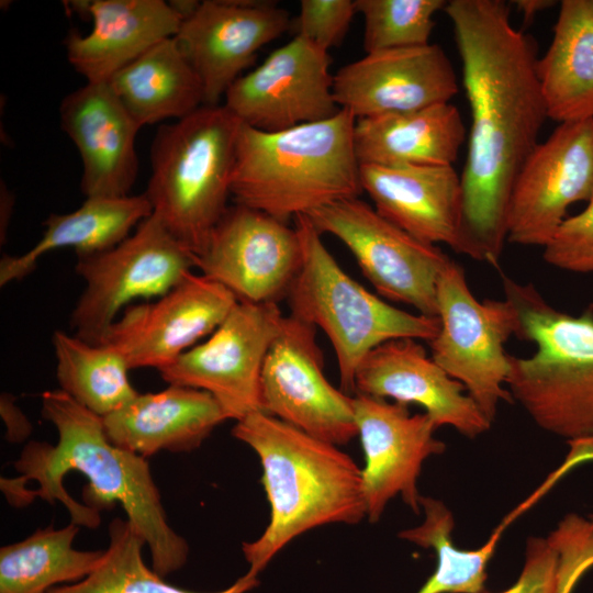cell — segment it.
<instances>
[{
  "label": "cell",
  "mask_w": 593,
  "mask_h": 593,
  "mask_svg": "<svg viewBox=\"0 0 593 593\" xmlns=\"http://www.w3.org/2000/svg\"><path fill=\"white\" fill-rule=\"evenodd\" d=\"M316 327L284 315L261 371L262 412L336 446L357 436L353 396L325 377Z\"/></svg>",
  "instance_id": "12"
},
{
  "label": "cell",
  "mask_w": 593,
  "mask_h": 593,
  "mask_svg": "<svg viewBox=\"0 0 593 593\" xmlns=\"http://www.w3.org/2000/svg\"><path fill=\"white\" fill-rule=\"evenodd\" d=\"M153 214L145 193L121 198L93 197L74 212L51 214L40 240L20 256L4 255L0 261V286L29 276L46 253L72 248L78 257L105 251L130 236L131 231Z\"/></svg>",
  "instance_id": "26"
},
{
  "label": "cell",
  "mask_w": 593,
  "mask_h": 593,
  "mask_svg": "<svg viewBox=\"0 0 593 593\" xmlns=\"http://www.w3.org/2000/svg\"><path fill=\"white\" fill-rule=\"evenodd\" d=\"M108 83L141 127L180 120L204 105L202 83L175 37L150 47Z\"/></svg>",
  "instance_id": "28"
},
{
  "label": "cell",
  "mask_w": 593,
  "mask_h": 593,
  "mask_svg": "<svg viewBox=\"0 0 593 593\" xmlns=\"http://www.w3.org/2000/svg\"><path fill=\"white\" fill-rule=\"evenodd\" d=\"M542 248L544 260L555 268L593 272V197L584 210L567 216Z\"/></svg>",
  "instance_id": "34"
},
{
  "label": "cell",
  "mask_w": 593,
  "mask_h": 593,
  "mask_svg": "<svg viewBox=\"0 0 593 593\" xmlns=\"http://www.w3.org/2000/svg\"><path fill=\"white\" fill-rule=\"evenodd\" d=\"M237 303L223 286L190 272L158 300L128 306L103 344L116 348L130 369L160 370L211 335Z\"/></svg>",
  "instance_id": "17"
},
{
  "label": "cell",
  "mask_w": 593,
  "mask_h": 593,
  "mask_svg": "<svg viewBox=\"0 0 593 593\" xmlns=\"http://www.w3.org/2000/svg\"><path fill=\"white\" fill-rule=\"evenodd\" d=\"M53 346L59 389L80 405L104 417L138 392L133 388L124 356L108 344L94 345L55 331Z\"/></svg>",
  "instance_id": "30"
},
{
  "label": "cell",
  "mask_w": 593,
  "mask_h": 593,
  "mask_svg": "<svg viewBox=\"0 0 593 593\" xmlns=\"http://www.w3.org/2000/svg\"><path fill=\"white\" fill-rule=\"evenodd\" d=\"M459 92L454 66L436 44L366 53L334 75L339 109L356 119L448 103Z\"/></svg>",
  "instance_id": "19"
},
{
  "label": "cell",
  "mask_w": 593,
  "mask_h": 593,
  "mask_svg": "<svg viewBox=\"0 0 593 593\" xmlns=\"http://www.w3.org/2000/svg\"><path fill=\"white\" fill-rule=\"evenodd\" d=\"M471 124L460 174L463 225L473 259L497 267L506 211L521 167L548 119L536 42L511 21L504 0H450Z\"/></svg>",
  "instance_id": "1"
},
{
  "label": "cell",
  "mask_w": 593,
  "mask_h": 593,
  "mask_svg": "<svg viewBox=\"0 0 593 593\" xmlns=\"http://www.w3.org/2000/svg\"><path fill=\"white\" fill-rule=\"evenodd\" d=\"M418 404L438 427L451 426L468 438L491 427L465 387L451 378L414 338H395L372 349L355 374V394Z\"/></svg>",
  "instance_id": "20"
},
{
  "label": "cell",
  "mask_w": 593,
  "mask_h": 593,
  "mask_svg": "<svg viewBox=\"0 0 593 593\" xmlns=\"http://www.w3.org/2000/svg\"><path fill=\"white\" fill-rule=\"evenodd\" d=\"M240 124L224 104L202 105L161 125L152 143L145 195L153 214L195 257L227 209Z\"/></svg>",
  "instance_id": "6"
},
{
  "label": "cell",
  "mask_w": 593,
  "mask_h": 593,
  "mask_svg": "<svg viewBox=\"0 0 593 593\" xmlns=\"http://www.w3.org/2000/svg\"><path fill=\"white\" fill-rule=\"evenodd\" d=\"M419 503L424 512L422 524L399 534L400 538L430 548L436 555L434 572L416 593H484L488 563L511 522L505 518L480 548L460 549L451 538L454 515L444 502L422 495Z\"/></svg>",
  "instance_id": "31"
},
{
  "label": "cell",
  "mask_w": 593,
  "mask_h": 593,
  "mask_svg": "<svg viewBox=\"0 0 593 593\" xmlns=\"http://www.w3.org/2000/svg\"><path fill=\"white\" fill-rule=\"evenodd\" d=\"M293 220L302 262L286 296L290 314L322 328L336 355L340 390L355 394L356 371L372 349L395 338L429 343L438 317L409 313L369 292L337 264L306 215Z\"/></svg>",
  "instance_id": "7"
},
{
  "label": "cell",
  "mask_w": 593,
  "mask_h": 593,
  "mask_svg": "<svg viewBox=\"0 0 593 593\" xmlns=\"http://www.w3.org/2000/svg\"><path fill=\"white\" fill-rule=\"evenodd\" d=\"M436 301L439 329L429 342L430 356L492 423L499 404L513 401L505 388L511 360L504 346L518 334L516 309L506 298L479 301L463 268L452 259L438 278Z\"/></svg>",
  "instance_id": "8"
},
{
  "label": "cell",
  "mask_w": 593,
  "mask_h": 593,
  "mask_svg": "<svg viewBox=\"0 0 593 593\" xmlns=\"http://www.w3.org/2000/svg\"><path fill=\"white\" fill-rule=\"evenodd\" d=\"M537 76L548 119L593 120V0L561 1Z\"/></svg>",
  "instance_id": "27"
},
{
  "label": "cell",
  "mask_w": 593,
  "mask_h": 593,
  "mask_svg": "<svg viewBox=\"0 0 593 593\" xmlns=\"http://www.w3.org/2000/svg\"><path fill=\"white\" fill-rule=\"evenodd\" d=\"M593 197V120L560 123L521 167L506 211V242L544 247L568 208Z\"/></svg>",
  "instance_id": "13"
},
{
  "label": "cell",
  "mask_w": 593,
  "mask_h": 593,
  "mask_svg": "<svg viewBox=\"0 0 593 593\" xmlns=\"http://www.w3.org/2000/svg\"><path fill=\"white\" fill-rule=\"evenodd\" d=\"M558 552L548 538L530 536L517 581L500 593H556ZM486 593V592H484Z\"/></svg>",
  "instance_id": "36"
},
{
  "label": "cell",
  "mask_w": 593,
  "mask_h": 593,
  "mask_svg": "<svg viewBox=\"0 0 593 593\" xmlns=\"http://www.w3.org/2000/svg\"><path fill=\"white\" fill-rule=\"evenodd\" d=\"M306 216L321 234L335 236L351 251L381 298L437 317V282L451 259L436 245L413 237L358 197Z\"/></svg>",
  "instance_id": "10"
},
{
  "label": "cell",
  "mask_w": 593,
  "mask_h": 593,
  "mask_svg": "<svg viewBox=\"0 0 593 593\" xmlns=\"http://www.w3.org/2000/svg\"><path fill=\"white\" fill-rule=\"evenodd\" d=\"M328 52L295 36L226 91L224 105L243 123L279 132L323 121L339 108L333 94Z\"/></svg>",
  "instance_id": "15"
},
{
  "label": "cell",
  "mask_w": 593,
  "mask_h": 593,
  "mask_svg": "<svg viewBox=\"0 0 593 593\" xmlns=\"http://www.w3.org/2000/svg\"><path fill=\"white\" fill-rule=\"evenodd\" d=\"M12 206H13V198L8 191V189L2 187L1 188V222H0L1 243H3V236L5 235V232H7V226L9 224V217L11 215Z\"/></svg>",
  "instance_id": "39"
},
{
  "label": "cell",
  "mask_w": 593,
  "mask_h": 593,
  "mask_svg": "<svg viewBox=\"0 0 593 593\" xmlns=\"http://www.w3.org/2000/svg\"><path fill=\"white\" fill-rule=\"evenodd\" d=\"M362 191L384 219L426 244L473 259L463 225L461 177L454 166L360 165Z\"/></svg>",
  "instance_id": "21"
},
{
  "label": "cell",
  "mask_w": 593,
  "mask_h": 593,
  "mask_svg": "<svg viewBox=\"0 0 593 593\" xmlns=\"http://www.w3.org/2000/svg\"><path fill=\"white\" fill-rule=\"evenodd\" d=\"M592 522H593V516L591 517Z\"/></svg>",
  "instance_id": "40"
},
{
  "label": "cell",
  "mask_w": 593,
  "mask_h": 593,
  "mask_svg": "<svg viewBox=\"0 0 593 593\" xmlns=\"http://www.w3.org/2000/svg\"><path fill=\"white\" fill-rule=\"evenodd\" d=\"M226 419L210 393L175 384L159 392L138 393L102 417L112 444L144 458L161 450L192 451Z\"/></svg>",
  "instance_id": "24"
},
{
  "label": "cell",
  "mask_w": 593,
  "mask_h": 593,
  "mask_svg": "<svg viewBox=\"0 0 593 593\" xmlns=\"http://www.w3.org/2000/svg\"><path fill=\"white\" fill-rule=\"evenodd\" d=\"M503 286L518 314L517 337L536 347L528 357L510 355L513 400L550 434L593 439V307L575 316L551 306L532 284L504 276Z\"/></svg>",
  "instance_id": "5"
},
{
  "label": "cell",
  "mask_w": 593,
  "mask_h": 593,
  "mask_svg": "<svg viewBox=\"0 0 593 593\" xmlns=\"http://www.w3.org/2000/svg\"><path fill=\"white\" fill-rule=\"evenodd\" d=\"M353 404L365 455L366 517L377 523L396 495L419 514L417 480L423 463L446 450L445 443L434 436L437 426L427 414L412 415L407 405L385 399L356 393Z\"/></svg>",
  "instance_id": "16"
},
{
  "label": "cell",
  "mask_w": 593,
  "mask_h": 593,
  "mask_svg": "<svg viewBox=\"0 0 593 593\" xmlns=\"http://www.w3.org/2000/svg\"><path fill=\"white\" fill-rule=\"evenodd\" d=\"M355 13L351 0H301L295 36L328 52L344 40Z\"/></svg>",
  "instance_id": "35"
},
{
  "label": "cell",
  "mask_w": 593,
  "mask_h": 593,
  "mask_svg": "<svg viewBox=\"0 0 593 593\" xmlns=\"http://www.w3.org/2000/svg\"><path fill=\"white\" fill-rule=\"evenodd\" d=\"M79 526L52 525L0 549V593H48L87 578L101 562L104 550H78L72 542Z\"/></svg>",
  "instance_id": "29"
},
{
  "label": "cell",
  "mask_w": 593,
  "mask_h": 593,
  "mask_svg": "<svg viewBox=\"0 0 593 593\" xmlns=\"http://www.w3.org/2000/svg\"><path fill=\"white\" fill-rule=\"evenodd\" d=\"M89 15L92 29L66 38L67 59L87 82L112 76L159 42L175 37L183 18L164 0L75 1Z\"/></svg>",
  "instance_id": "23"
},
{
  "label": "cell",
  "mask_w": 593,
  "mask_h": 593,
  "mask_svg": "<svg viewBox=\"0 0 593 593\" xmlns=\"http://www.w3.org/2000/svg\"><path fill=\"white\" fill-rule=\"evenodd\" d=\"M302 262L294 227L240 204L227 206L195 257L201 275L238 302L277 303L286 298Z\"/></svg>",
  "instance_id": "14"
},
{
  "label": "cell",
  "mask_w": 593,
  "mask_h": 593,
  "mask_svg": "<svg viewBox=\"0 0 593 593\" xmlns=\"http://www.w3.org/2000/svg\"><path fill=\"white\" fill-rule=\"evenodd\" d=\"M42 416L58 440L24 446L13 463L19 474L0 479L7 502L23 508L35 497L58 501L71 523L87 528L100 525L101 510L120 504L150 551L152 569L163 578L179 571L189 545L168 523L146 458L112 444L102 417L60 389L42 394Z\"/></svg>",
  "instance_id": "2"
},
{
  "label": "cell",
  "mask_w": 593,
  "mask_h": 593,
  "mask_svg": "<svg viewBox=\"0 0 593 593\" xmlns=\"http://www.w3.org/2000/svg\"><path fill=\"white\" fill-rule=\"evenodd\" d=\"M109 545L100 564L83 580L48 593H199L167 583L149 569L142 550L146 542L128 519L114 518L108 526ZM246 572L231 586L211 593H247L258 585Z\"/></svg>",
  "instance_id": "32"
},
{
  "label": "cell",
  "mask_w": 593,
  "mask_h": 593,
  "mask_svg": "<svg viewBox=\"0 0 593 593\" xmlns=\"http://www.w3.org/2000/svg\"><path fill=\"white\" fill-rule=\"evenodd\" d=\"M0 415L5 425V439L12 443L25 440L32 433V424L15 404V398L10 393L0 396Z\"/></svg>",
  "instance_id": "37"
},
{
  "label": "cell",
  "mask_w": 593,
  "mask_h": 593,
  "mask_svg": "<svg viewBox=\"0 0 593 593\" xmlns=\"http://www.w3.org/2000/svg\"><path fill=\"white\" fill-rule=\"evenodd\" d=\"M347 110L279 132L240 124L231 178L235 204L282 222L361 192Z\"/></svg>",
  "instance_id": "4"
},
{
  "label": "cell",
  "mask_w": 593,
  "mask_h": 593,
  "mask_svg": "<svg viewBox=\"0 0 593 593\" xmlns=\"http://www.w3.org/2000/svg\"><path fill=\"white\" fill-rule=\"evenodd\" d=\"M232 435L257 454L270 505L264 533L242 544L249 574L258 577L283 547L310 529L354 525L366 517L361 469L336 445L261 411L236 422Z\"/></svg>",
  "instance_id": "3"
},
{
  "label": "cell",
  "mask_w": 593,
  "mask_h": 593,
  "mask_svg": "<svg viewBox=\"0 0 593 593\" xmlns=\"http://www.w3.org/2000/svg\"><path fill=\"white\" fill-rule=\"evenodd\" d=\"M60 125L77 147L86 198L128 195L137 174L141 128L108 82H87L59 105Z\"/></svg>",
  "instance_id": "22"
},
{
  "label": "cell",
  "mask_w": 593,
  "mask_h": 593,
  "mask_svg": "<svg viewBox=\"0 0 593 593\" xmlns=\"http://www.w3.org/2000/svg\"><path fill=\"white\" fill-rule=\"evenodd\" d=\"M445 0H355L366 53L428 45Z\"/></svg>",
  "instance_id": "33"
},
{
  "label": "cell",
  "mask_w": 593,
  "mask_h": 593,
  "mask_svg": "<svg viewBox=\"0 0 593 593\" xmlns=\"http://www.w3.org/2000/svg\"><path fill=\"white\" fill-rule=\"evenodd\" d=\"M290 26L289 12L273 1H201L175 40L202 83L204 105H219L258 51Z\"/></svg>",
  "instance_id": "18"
},
{
  "label": "cell",
  "mask_w": 593,
  "mask_h": 593,
  "mask_svg": "<svg viewBox=\"0 0 593 593\" xmlns=\"http://www.w3.org/2000/svg\"><path fill=\"white\" fill-rule=\"evenodd\" d=\"M466 137L461 114L450 102L356 119L354 130L359 165L454 166Z\"/></svg>",
  "instance_id": "25"
},
{
  "label": "cell",
  "mask_w": 593,
  "mask_h": 593,
  "mask_svg": "<svg viewBox=\"0 0 593 593\" xmlns=\"http://www.w3.org/2000/svg\"><path fill=\"white\" fill-rule=\"evenodd\" d=\"M283 316L278 303L238 302L206 340L158 370L160 377L210 393L227 419L262 412L261 371Z\"/></svg>",
  "instance_id": "11"
},
{
  "label": "cell",
  "mask_w": 593,
  "mask_h": 593,
  "mask_svg": "<svg viewBox=\"0 0 593 593\" xmlns=\"http://www.w3.org/2000/svg\"><path fill=\"white\" fill-rule=\"evenodd\" d=\"M523 16L524 23H529L537 13L552 7L556 1L551 0H515L513 1Z\"/></svg>",
  "instance_id": "38"
},
{
  "label": "cell",
  "mask_w": 593,
  "mask_h": 593,
  "mask_svg": "<svg viewBox=\"0 0 593 593\" xmlns=\"http://www.w3.org/2000/svg\"><path fill=\"white\" fill-rule=\"evenodd\" d=\"M195 267V255L152 214L116 246L78 257L86 288L71 313L76 336L104 343L118 313L138 298L163 296Z\"/></svg>",
  "instance_id": "9"
}]
</instances>
